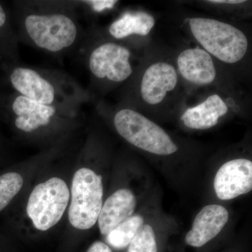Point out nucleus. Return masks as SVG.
<instances>
[{"label":"nucleus","instance_id":"obj_17","mask_svg":"<svg viewBox=\"0 0 252 252\" xmlns=\"http://www.w3.org/2000/svg\"><path fill=\"white\" fill-rule=\"evenodd\" d=\"M144 223L143 217L140 215H132L117 225L107 235V243L118 250L126 248L130 245Z\"/></svg>","mask_w":252,"mask_h":252},{"label":"nucleus","instance_id":"obj_10","mask_svg":"<svg viewBox=\"0 0 252 252\" xmlns=\"http://www.w3.org/2000/svg\"><path fill=\"white\" fill-rule=\"evenodd\" d=\"M228 219L229 213L224 207L217 204L206 205L197 214L186 235V243L193 248H201L220 234Z\"/></svg>","mask_w":252,"mask_h":252},{"label":"nucleus","instance_id":"obj_12","mask_svg":"<svg viewBox=\"0 0 252 252\" xmlns=\"http://www.w3.org/2000/svg\"><path fill=\"white\" fill-rule=\"evenodd\" d=\"M137 198L130 189L116 190L104 202L99 213L98 226L101 234L107 235L117 225L134 215Z\"/></svg>","mask_w":252,"mask_h":252},{"label":"nucleus","instance_id":"obj_4","mask_svg":"<svg viewBox=\"0 0 252 252\" xmlns=\"http://www.w3.org/2000/svg\"><path fill=\"white\" fill-rule=\"evenodd\" d=\"M189 26L204 50L222 62L238 63L248 51V38L232 25L212 18H193Z\"/></svg>","mask_w":252,"mask_h":252},{"label":"nucleus","instance_id":"obj_1","mask_svg":"<svg viewBox=\"0 0 252 252\" xmlns=\"http://www.w3.org/2000/svg\"><path fill=\"white\" fill-rule=\"evenodd\" d=\"M11 15L19 42L51 55L80 45L84 32L78 16L80 1H14Z\"/></svg>","mask_w":252,"mask_h":252},{"label":"nucleus","instance_id":"obj_21","mask_svg":"<svg viewBox=\"0 0 252 252\" xmlns=\"http://www.w3.org/2000/svg\"><path fill=\"white\" fill-rule=\"evenodd\" d=\"M87 252H112L108 245L101 241H96L91 245Z\"/></svg>","mask_w":252,"mask_h":252},{"label":"nucleus","instance_id":"obj_11","mask_svg":"<svg viewBox=\"0 0 252 252\" xmlns=\"http://www.w3.org/2000/svg\"><path fill=\"white\" fill-rule=\"evenodd\" d=\"M177 82V71L172 64L154 63L144 73L141 81V96L147 104L157 105L165 99L167 93L175 89Z\"/></svg>","mask_w":252,"mask_h":252},{"label":"nucleus","instance_id":"obj_7","mask_svg":"<svg viewBox=\"0 0 252 252\" xmlns=\"http://www.w3.org/2000/svg\"><path fill=\"white\" fill-rule=\"evenodd\" d=\"M91 77L99 82L120 84L132 75L131 52L126 46L107 41L80 46Z\"/></svg>","mask_w":252,"mask_h":252},{"label":"nucleus","instance_id":"obj_5","mask_svg":"<svg viewBox=\"0 0 252 252\" xmlns=\"http://www.w3.org/2000/svg\"><path fill=\"white\" fill-rule=\"evenodd\" d=\"M113 124L124 140L149 153L169 156L178 150L177 144L161 127L133 109L118 110Z\"/></svg>","mask_w":252,"mask_h":252},{"label":"nucleus","instance_id":"obj_19","mask_svg":"<svg viewBox=\"0 0 252 252\" xmlns=\"http://www.w3.org/2000/svg\"><path fill=\"white\" fill-rule=\"evenodd\" d=\"M127 252H158L157 238L152 225L144 223L128 245Z\"/></svg>","mask_w":252,"mask_h":252},{"label":"nucleus","instance_id":"obj_3","mask_svg":"<svg viewBox=\"0 0 252 252\" xmlns=\"http://www.w3.org/2000/svg\"><path fill=\"white\" fill-rule=\"evenodd\" d=\"M0 112L18 132L29 135L64 127L74 122L78 115L34 102L14 91L0 94Z\"/></svg>","mask_w":252,"mask_h":252},{"label":"nucleus","instance_id":"obj_22","mask_svg":"<svg viewBox=\"0 0 252 252\" xmlns=\"http://www.w3.org/2000/svg\"><path fill=\"white\" fill-rule=\"evenodd\" d=\"M208 2L214 4H238L245 2V0H211Z\"/></svg>","mask_w":252,"mask_h":252},{"label":"nucleus","instance_id":"obj_23","mask_svg":"<svg viewBox=\"0 0 252 252\" xmlns=\"http://www.w3.org/2000/svg\"><path fill=\"white\" fill-rule=\"evenodd\" d=\"M0 149H1V144H0Z\"/></svg>","mask_w":252,"mask_h":252},{"label":"nucleus","instance_id":"obj_13","mask_svg":"<svg viewBox=\"0 0 252 252\" xmlns=\"http://www.w3.org/2000/svg\"><path fill=\"white\" fill-rule=\"evenodd\" d=\"M177 66L184 79L196 85H208L216 79L211 55L200 48L182 51L177 58Z\"/></svg>","mask_w":252,"mask_h":252},{"label":"nucleus","instance_id":"obj_16","mask_svg":"<svg viewBox=\"0 0 252 252\" xmlns=\"http://www.w3.org/2000/svg\"><path fill=\"white\" fill-rule=\"evenodd\" d=\"M154 25L155 19L148 13L126 12L109 26L108 33L113 39L122 40L133 34L147 35Z\"/></svg>","mask_w":252,"mask_h":252},{"label":"nucleus","instance_id":"obj_15","mask_svg":"<svg viewBox=\"0 0 252 252\" xmlns=\"http://www.w3.org/2000/svg\"><path fill=\"white\" fill-rule=\"evenodd\" d=\"M18 44L11 15L0 2V67L4 72L20 64Z\"/></svg>","mask_w":252,"mask_h":252},{"label":"nucleus","instance_id":"obj_14","mask_svg":"<svg viewBox=\"0 0 252 252\" xmlns=\"http://www.w3.org/2000/svg\"><path fill=\"white\" fill-rule=\"evenodd\" d=\"M228 112V106L223 99L219 94H214L198 105L187 109L182 120L189 128L207 130L217 126L220 118Z\"/></svg>","mask_w":252,"mask_h":252},{"label":"nucleus","instance_id":"obj_18","mask_svg":"<svg viewBox=\"0 0 252 252\" xmlns=\"http://www.w3.org/2000/svg\"><path fill=\"white\" fill-rule=\"evenodd\" d=\"M23 185L22 175L18 172H6L0 175V213L9 206Z\"/></svg>","mask_w":252,"mask_h":252},{"label":"nucleus","instance_id":"obj_20","mask_svg":"<svg viewBox=\"0 0 252 252\" xmlns=\"http://www.w3.org/2000/svg\"><path fill=\"white\" fill-rule=\"evenodd\" d=\"M84 4L89 5L91 9L96 12H101L105 9H112L118 1H109V0H101V1H81Z\"/></svg>","mask_w":252,"mask_h":252},{"label":"nucleus","instance_id":"obj_9","mask_svg":"<svg viewBox=\"0 0 252 252\" xmlns=\"http://www.w3.org/2000/svg\"><path fill=\"white\" fill-rule=\"evenodd\" d=\"M214 189L217 198L233 200L252 190V162L236 158L225 162L217 172Z\"/></svg>","mask_w":252,"mask_h":252},{"label":"nucleus","instance_id":"obj_2","mask_svg":"<svg viewBox=\"0 0 252 252\" xmlns=\"http://www.w3.org/2000/svg\"><path fill=\"white\" fill-rule=\"evenodd\" d=\"M4 73L14 92L39 104L78 114L90 99L88 91L62 70L19 64Z\"/></svg>","mask_w":252,"mask_h":252},{"label":"nucleus","instance_id":"obj_6","mask_svg":"<svg viewBox=\"0 0 252 252\" xmlns=\"http://www.w3.org/2000/svg\"><path fill=\"white\" fill-rule=\"evenodd\" d=\"M102 179L89 167L74 174L71 187L69 222L74 228L89 230L95 225L103 205Z\"/></svg>","mask_w":252,"mask_h":252},{"label":"nucleus","instance_id":"obj_8","mask_svg":"<svg viewBox=\"0 0 252 252\" xmlns=\"http://www.w3.org/2000/svg\"><path fill=\"white\" fill-rule=\"evenodd\" d=\"M70 200L64 180L52 177L34 187L27 204V214L36 229L46 231L61 220Z\"/></svg>","mask_w":252,"mask_h":252}]
</instances>
